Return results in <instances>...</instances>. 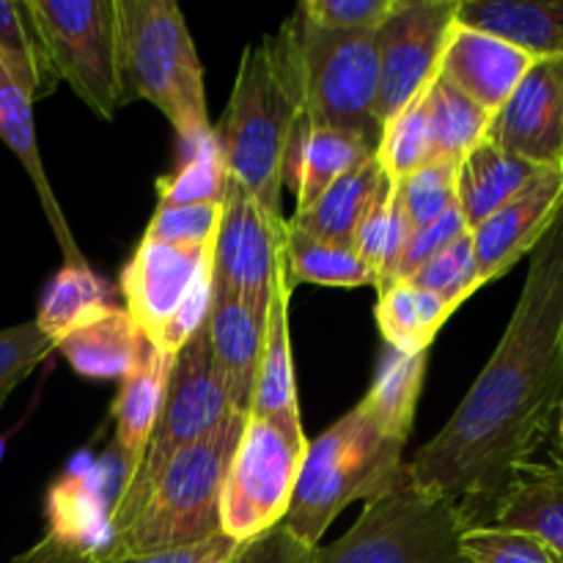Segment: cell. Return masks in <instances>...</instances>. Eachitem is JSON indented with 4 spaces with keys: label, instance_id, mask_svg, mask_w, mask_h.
<instances>
[{
    "label": "cell",
    "instance_id": "cell-2",
    "mask_svg": "<svg viewBox=\"0 0 563 563\" xmlns=\"http://www.w3.org/2000/svg\"><path fill=\"white\" fill-rule=\"evenodd\" d=\"M300 121V88L284 33L247 44L214 135L223 146L231 181L278 223H284L280 190Z\"/></svg>",
    "mask_w": 563,
    "mask_h": 563
},
{
    "label": "cell",
    "instance_id": "cell-20",
    "mask_svg": "<svg viewBox=\"0 0 563 563\" xmlns=\"http://www.w3.org/2000/svg\"><path fill=\"white\" fill-rule=\"evenodd\" d=\"M456 25L500 38L533 60L563 58V0H460Z\"/></svg>",
    "mask_w": 563,
    "mask_h": 563
},
{
    "label": "cell",
    "instance_id": "cell-4",
    "mask_svg": "<svg viewBox=\"0 0 563 563\" xmlns=\"http://www.w3.org/2000/svg\"><path fill=\"white\" fill-rule=\"evenodd\" d=\"M121 86L126 104L146 99L168 119L181 146L212 132L203 66L174 0H115Z\"/></svg>",
    "mask_w": 563,
    "mask_h": 563
},
{
    "label": "cell",
    "instance_id": "cell-27",
    "mask_svg": "<svg viewBox=\"0 0 563 563\" xmlns=\"http://www.w3.org/2000/svg\"><path fill=\"white\" fill-rule=\"evenodd\" d=\"M295 187H297V212L311 207L328 187H333L341 176L352 174L357 165L366 163L377 154L363 137L350 132L330 130V126H311L306 119L297 126L295 143Z\"/></svg>",
    "mask_w": 563,
    "mask_h": 563
},
{
    "label": "cell",
    "instance_id": "cell-18",
    "mask_svg": "<svg viewBox=\"0 0 563 563\" xmlns=\"http://www.w3.org/2000/svg\"><path fill=\"white\" fill-rule=\"evenodd\" d=\"M264 319H267V308L251 306L245 300L212 297L209 302L207 322H203L209 357L229 396V405L236 412H247L251 407L264 346Z\"/></svg>",
    "mask_w": 563,
    "mask_h": 563
},
{
    "label": "cell",
    "instance_id": "cell-29",
    "mask_svg": "<svg viewBox=\"0 0 563 563\" xmlns=\"http://www.w3.org/2000/svg\"><path fill=\"white\" fill-rule=\"evenodd\" d=\"M0 64L31 102L58 88L60 77L27 0H0Z\"/></svg>",
    "mask_w": 563,
    "mask_h": 563
},
{
    "label": "cell",
    "instance_id": "cell-25",
    "mask_svg": "<svg viewBox=\"0 0 563 563\" xmlns=\"http://www.w3.org/2000/svg\"><path fill=\"white\" fill-rule=\"evenodd\" d=\"M542 168L515 157L484 137L456 165V207L467 229H478L511 201Z\"/></svg>",
    "mask_w": 563,
    "mask_h": 563
},
{
    "label": "cell",
    "instance_id": "cell-24",
    "mask_svg": "<svg viewBox=\"0 0 563 563\" xmlns=\"http://www.w3.org/2000/svg\"><path fill=\"white\" fill-rule=\"evenodd\" d=\"M55 352L86 379H126L146 361L148 344L124 308H110L58 341Z\"/></svg>",
    "mask_w": 563,
    "mask_h": 563
},
{
    "label": "cell",
    "instance_id": "cell-48",
    "mask_svg": "<svg viewBox=\"0 0 563 563\" xmlns=\"http://www.w3.org/2000/svg\"><path fill=\"white\" fill-rule=\"evenodd\" d=\"M3 456H5V438L0 434V462H3Z\"/></svg>",
    "mask_w": 563,
    "mask_h": 563
},
{
    "label": "cell",
    "instance_id": "cell-40",
    "mask_svg": "<svg viewBox=\"0 0 563 563\" xmlns=\"http://www.w3.org/2000/svg\"><path fill=\"white\" fill-rule=\"evenodd\" d=\"M220 218H223V203L157 207L143 236L179 247H207L218 236Z\"/></svg>",
    "mask_w": 563,
    "mask_h": 563
},
{
    "label": "cell",
    "instance_id": "cell-42",
    "mask_svg": "<svg viewBox=\"0 0 563 563\" xmlns=\"http://www.w3.org/2000/svg\"><path fill=\"white\" fill-rule=\"evenodd\" d=\"M399 0H306L300 14L328 31H377L396 11Z\"/></svg>",
    "mask_w": 563,
    "mask_h": 563
},
{
    "label": "cell",
    "instance_id": "cell-33",
    "mask_svg": "<svg viewBox=\"0 0 563 563\" xmlns=\"http://www.w3.org/2000/svg\"><path fill=\"white\" fill-rule=\"evenodd\" d=\"M489 119L493 115L473 99L434 77L429 88V159L460 165L462 157L487 137Z\"/></svg>",
    "mask_w": 563,
    "mask_h": 563
},
{
    "label": "cell",
    "instance_id": "cell-46",
    "mask_svg": "<svg viewBox=\"0 0 563 563\" xmlns=\"http://www.w3.org/2000/svg\"><path fill=\"white\" fill-rule=\"evenodd\" d=\"M240 548H242V544H234L229 539L223 548L214 550V553L209 555V559H203L201 563H236V559H240Z\"/></svg>",
    "mask_w": 563,
    "mask_h": 563
},
{
    "label": "cell",
    "instance_id": "cell-12",
    "mask_svg": "<svg viewBox=\"0 0 563 563\" xmlns=\"http://www.w3.org/2000/svg\"><path fill=\"white\" fill-rule=\"evenodd\" d=\"M456 3L460 0H399L394 14L377 27L379 126L432 86L454 31Z\"/></svg>",
    "mask_w": 563,
    "mask_h": 563
},
{
    "label": "cell",
    "instance_id": "cell-1",
    "mask_svg": "<svg viewBox=\"0 0 563 563\" xmlns=\"http://www.w3.org/2000/svg\"><path fill=\"white\" fill-rule=\"evenodd\" d=\"M563 401V207L531 251L526 286L493 357L454 416L405 462V478L489 526L517 467L533 462Z\"/></svg>",
    "mask_w": 563,
    "mask_h": 563
},
{
    "label": "cell",
    "instance_id": "cell-37",
    "mask_svg": "<svg viewBox=\"0 0 563 563\" xmlns=\"http://www.w3.org/2000/svg\"><path fill=\"white\" fill-rule=\"evenodd\" d=\"M407 284L418 286V289L429 291V295L440 297L451 311L476 295L482 289V278H478V264L476 251H473V236L465 234L456 242H451L443 253L423 264L421 269L407 278Z\"/></svg>",
    "mask_w": 563,
    "mask_h": 563
},
{
    "label": "cell",
    "instance_id": "cell-11",
    "mask_svg": "<svg viewBox=\"0 0 563 563\" xmlns=\"http://www.w3.org/2000/svg\"><path fill=\"white\" fill-rule=\"evenodd\" d=\"M60 80L99 119L126 104L121 86L115 0H27Z\"/></svg>",
    "mask_w": 563,
    "mask_h": 563
},
{
    "label": "cell",
    "instance_id": "cell-21",
    "mask_svg": "<svg viewBox=\"0 0 563 563\" xmlns=\"http://www.w3.org/2000/svg\"><path fill=\"white\" fill-rule=\"evenodd\" d=\"M489 526L537 537L563 559V462H526L498 498Z\"/></svg>",
    "mask_w": 563,
    "mask_h": 563
},
{
    "label": "cell",
    "instance_id": "cell-49",
    "mask_svg": "<svg viewBox=\"0 0 563 563\" xmlns=\"http://www.w3.org/2000/svg\"><path fill=\"white\" fill-rule=\"evenodd\" d=\"M559 563H563V559H559Z\"/></svg>",
    "mask_w": 563,
    "mask_h": 563
},
{
    "label": "cell",
    "instance_id": "cell-45",
    "mask_svg": "<svg viewBox=\"0 0 563 563\" xmlns=\"http://www.w3.org/2000/svg\"><path fill=\"white\" fill-rule=\"evenodd\" d=\"M229 539L220 533V537L209 539L203 544H192V548H179V550H163V553H148V555H121L113 563H201L203 559L220 550Z\"/></svg>",
    "mask_w": 563,
    "mask_h": 563
},
{
    "label": "cell",
    "instance_id": "cell-28",
    "mask_svg": "<svg viewBox=\"0 0 563 563\" xmlns=\"http://www.w3.org/2000/svg\"><path fill=\"white\" fill-rule=\"evenodd\" d=\"M427 361L429 352L407 355V352L385 346L372 388H368V394L361 401L372 412L377 427L388 432L390 438L401 440V443H407L412 434L418 399H421L423 388V374H427Z\"/></svg>",
    "mask_w": 563,
    "mask_h": 563
},
{
    "label": "cell",
    "instance_id": "cell-32",
    "mask_svg": "<svg viewBox=\"0 0 563 563\" xmlns=\"http://www.w3.org/2000/svg\"><path fill=\"white\" fill-rule=\"evenodd\" d=\"M284 269L286 284L295 289L297 284L330 286V289H357V286H374V273L355 245H339V242L313 240L289 229L286 220L284 234Z\"/></svg>",
    "mask_w": 563,
    "mask_h": 563
},
{
    "label": "cell",
    "instance_id": "cell-9",
    "mask_svg": "<svg viewBox=\"0 0 563 563\" xmlns=\"http://www.w3.org/2000/svg\"><path fill=\"white\" fill-rule=\"evenodd\" d=\"M121 462L113 449L93 460L82 454L47 489V533L16 555V563H113L121 559L113 509L119 504Z\"/></svg>",
    "mask_w": 563,
    "mask_h": 563
},
{
    "label": "cell",
    "instance_id": "cell-38",
    "mask_svg": "<svg viewBox=\"0 0 563 563\" xmlns=\"http://www.w3.org/2000/svg\"><path fill=\"white\" fill-rule=\"evenodd\" d=\"M394 187L412 231L423 229L443 218L451 207H456V165L429 159L416 174L396 181Z\"/></svg>",
    "mask_w": 563,
    "mask_h": 563
},
{
    "label": "cell",
    "instance_id": "cell-14",
    "mask_svg": "<svg viewBox=\"0 0 563 563\" xmlns=\"http://www.w3.org/2000/svg\"><path fill=\"white\" fill-rule=\"evenodd\" d=\"M214 242L207 247H179L143 236L130 262L121 269V295L124 311L152 346L170 319L179 313L190 297L198 275L212 258Z\"/></svg>",
    "mask_w": 563,
    "mask_h": 563
},
{
    "label": "cell",
    "instance_id": "cell-8",
    "mask_svg": "<svg viewBox=\"0 0 563 563\" xmlns=\"http://www.w3.org/2000/svg\"><path fill=\"white\" fill-rule=\"evenodd\" d=\"M462 531L449 500L401 476L394 489L366 500L344 537L319 544L313 563H467Z\"/></svg>",
    "mask_w": 563,
    "mask_h": 563
},
{
    "label": "cell",
    "instance_id": "cell-7",
    "mask_svg": "<svg viewBox=\"0 0 563 563\" xmlns=\"http://www.w3.org/2000/svg\"><path fill=\"white\" fill-rule=\"evenodd\" d=\"M308 438L302 418L247 412L220 493V533L247 544L289 515Z\"/></svg>",
    "mask_w": 563,
    "mask_h": 563
},
{
    "label": "cell",
    "instance_id": "cell-47",
    "mask_svg": "<svg viewBox=\"0 0 563 563\" xmlns=\"http://www.w3.org/2000/svg\"><path fill=\"white\" fill-rule=\"evenodd\" d=\"M559 443H561V451H563V401H561V410H559Z\"/></svg>",
    "mask_w": 563,
    "mask_h": 563
},
{
    "label": "cell",
    "instance_id": "cell-30",
    "mask_svg": "<svg viewBox=\"0 0 563 563\" xmlns=\"http://www.w3.org/2000/svg\"><path fill=\"white\" fill-rule=\"evenodd\" d=\"M110 308L113 306H110L108 284L88 264H82V267L64 264L49 278L33 322L58 346V341H64L82 324L99 319Z\"/></svg>",
    "mask_w": 563,
    "mask_h": 563
},
{
    "label": "cell",
    "instance_id": "cell-17",
    "mask_svg": "<svg viewBox=\"0 0 563 563\" xmlns=\"http://www.w3.org/2000/svg\"><path fill=\"white\" fill-rule=\"evenodd\" d=\"M533 64L537 60L531 55L520 53L511 44L454 22L438 77L495 115Z\"/></svg>",
    "mask_w": 563,
    "mask_h": 563
},
{
    "label": "cell",
    "instance_id": "cell-44",
    "mask_svg": "<svg viewBox=\"0 0 563 563\" xmlns=\"http://www.w3.org/2000/svg\"><path fill=\"white\" fill-rule=\"evenodd\" d=\"M313 553H317V548L297 539L280 522L278 528L267 531L264 537L242 544L236 563H313Z\"/></svg>",
    "mask_w": 563,
    "mask_h": 563
},
{
    "label": "cell",
    "instance_id": "cell-13",
    "mask_svg": "<svg viewBox=\"0 0 563 563\" xmlns=\"http://www.w3.org/2000/svg\"><path fill=\"white\" fill-rule=\"evenodd\" d=\"M286 220L267 218L231 181L212 253V297H234L267 308L269 286L284 262Z\"/></svg>",
    "mask_w": 563,
    "mask_h": 563
},
{
    "label": "cell",
    "instance_id": "cell-22",
    "mask_svg": "<svg viewBox=\"0 0 563 563\" xmlns=\"http://www.w3.org/2000/svg\"><path fill=\"white\" fill-rule=\"evenodd\" d=\"M0 141L11 148V154L20 159L25 174L31 176L33 190H36L38 203H42L44 209V218H47L55 240H58L64 264H71V267L88 264L80 245L75 242L69 223H66V214L64 209H60V201L55 198L53 185H49L47 179V170H44L42 152H38L36 141V124H33V102L27 99V93L11 80L9 71L3 69V64H0Z\"/></svg>",
    "mask_w": 563,
    "mask_h": 563
},
{
    "label": "cell",
    "instance_id": "cell-16",
    "mask_svg": "<svg viewBox=\"0 0 563 563\" xmlns=\"http://www.w3.org/2000/svg\"><path fill=\"white\" fill-rule=\"evenodd\" d=\"M563 207V165L542 168L506 207L471 231L482 286L509 273L539 245Z\"/></svg>",
    "mask_w": 563,
    "mask_h": 563
},
{
    "label": "cell",
    "instance_id": "cell-10",
    "mask_svg": "<svg viewBox=\"0 0 563 563\" xmlns=\"http://www.w3.org/2000/svg\"><path fill=\"white\" fill-rule=\"evenodd\" d=\"M231 416H247V412H236L229 405V396H225L218 372L212 366V357H209L207 333L201 328L176 352L157 427L148 440L146 460H143V467L130 493L113 509V528L119 537L130 526L132 517L137 515L152 484L157 482L163 467L174 460L176 451L207 438L209 432L223 427Z\"/></svg>",
    "mask_w": 563,
    "mask_h": 563
},
{
    "label": "cell",
    "instance_id": "cell-43",
    "mask_svg": "<svg viewBox=\"0 0 563 563\" xmlns=\"http://www.w3.org/2000/svg\"><path fill=\"white\" fill-rule=\"evenodd\" d=\"M465 234H471V229H467L460 207H451L443 218L423 225V229H416L410 234V240H407V247L405 253H401L399 267H396V280H407L416 269H421L423 264L432 262L438 253H443L451 242H456Z\"/></svg>",
    "mask_w": 563,
    "mask_h": 563
},
{
    "label": "cell",
    "instance_id": "cell-26",
    "mask_svg": "<svg viewBox=\"0 0 563 563\" xmlns=\"http://www.w3.org/2000/svg\"><path fill=\"white\" fill-rule=\"evenodd\" d=\"M388 181L390 179L385 176L383 165L374 154L366 163L357 165L352 174L341 176L333 187H328L311 207L295 212V218L289 220V229L313 236V240L352 245L357 225L366 218L368 207Z\"/></svg>",
    "mask_w": 563,
    "mask_h": 563
},
{
    "label": "cell",
    "instance_id": "cell-41",
    "mask_svg": "<svg viewBox=\"0 0 563 563\" xmlns=\"http://www.w3.org/2000/svg\"><path fill=\"white\" fill-rule=\"evenodd\" d=\"M55 352V344L36 328V322H22L0 330V410L14 394L16 385Z\"/></svg>",
    "mask_w": 563,
    "mask_h": 563
},
{
    "label": "cell",
    "instance_id": "cell-34",
    "mask_svg": "<svg viewBox=\"0 0 563 563\" xmlns=\"http://www.w3.org/2000/svg\"><path fill=\"white\" fill-rule=\"evenodd\" d=\"M410 234V220H407L405 209L396 198L394 181H388L368 207L366 218L361 220L355 231V242H352L363 262L372 267L374 286H377L379 295L396 280V267H399Z\"/></svg>",
    "mask_w": 563,
    "mask_h": 563
},
{
    "label": "cell",
    "instance_id": "cell-39",
    "mask_svg": "<svg viewBox=\"0 0 563 563\" xmlns=\"http://www.w3.org/2000/svg\"><path fill=\"white\" fill-rule=\"evenodd\" d=\"M467 563H559V555L537 537L498 526H473L460 533Z\"/></svg>",
    "mask_w": 563,
    "mask_h": 563
},
{
    "label": "cell",
    "instance_id": "cell-15",
    "mask_svg": "<svg viewBox=\"0 0 563 563\" xmlns=\"http://www.w3.org/2000/svg\"><path fill=\"white\" fill-rule=\"evenodd\" d=\"M487 141L537 165H563V58L537 60L489 119Z\"/></svg>",
    "mask_w": 563,
    "mask_h": 563
},
{
    "label": "cell",
    "instance_id": "cell-6",
    "mask_svg": "<svg viewBox=\"0 0 563 563\" xmlns=\"http://www.w3.org/2000/svg\"><path fill=\"white\" fill-rule=\"evenodd\" d=\"M300 88L302 119L311 126L350 132L377 146L379 55L377 31H328L295 11L280 27Z\"/></svg>",
    "mask_w": 563,
    "mask_h": 563
},
{
    "label": "cell",
    "instance_id": "cell-35",
    "mask_svg": "<svg viewBox=\"0 0 563 563\" xmlns=\"http://www.w3.org/2000/svg\"><path fill=\"white\" fill-rule=\"evenodd\" d=\"M185 148L179 168L157 181V207H190V203H223L231 176L214 126L207 137Z\"/></svg>",
    "mask_w": 563,
    "mask_h": 563
},
{
    "label": "cell",
    "instance_id": "cell-31",
    "mask_svg": "<svg viewBox=\"0 0 563 563\" xmlns=\"http://www.w3.org/2000/svg\"><path fill=\"white\" fill-rule=\"evenodd\" d=\"M451 317L454 311L440 297L407 284V280L390 284L377 300V324L385 346L407 352V355L429 352V346L434 344Z\"/></svg>",
    "mask_w": 563,
    "mask_h": 563
},
{
    "label": "cell",
    "instance_id": "cell-36",
    "mask_svg": "<svg viewBox=\"0 0 563 563\" xmlns=\"http://www.w3.org/2000/svg\"><path fill=\"white\" fill-rule=\"evenodd\" d=\"M429 88L394 115L379 135L377 159L394 185L429 163Z\"/></svg>",
    "mask_w": 563,
    "mask_h": 563
},
{
    "label": "cell",
    "instance_id": "cell-23",
    "mask_svg": "<svg viewBox=\"0 0 563 563\" xmlns=\"http://www.w3.org/2000/svg\"><path fill=\"white\" fill-rule=\"evenodd\" d=\"M289 300L291 286L286 284V269L280 262L269 286L267 319H264V346L258 361L256 383L247 412L275 418H302L297 401L295 363H291V333H289Z\"/></svg>",
    "mask_w": 563,
    "mask_h": 563
},
{
    "label": "cell",
    "instance_id": "cell-5",
    "mask_svg": "<svg viewBox=\"0 0 563 563\" xmlns=\"http://www.w3.org/2000/svg\"><path fill=\"white\" fill-rule=\"evenodd\" d=\"M245 418L231 416L207 438L176 451L137 515L121 531V553H163L220 537V493Z\"/></svg>",
    "mask_w": 563,
    "mask_h": 563
},
{
    "label": "cell",
    "instance_id": "cell-3",
    "mask_svg": "<svg viewBox=\"0 0 563 563\" xmlns=\"http://www.w3.org/2000/svg\"><path fill=\"white\" fill-rule=\"evenodd\" d=\"M405 445L377 427L357 401L317 440H308L295 498L284 526L319 548L335 517L357 500H374L405 476Z\"/></svg>",
    "mask_w": 563,
    "mask_h": 563
},
{
    "label": "cell",
    "instance_id": "cell-19",
    "mask_svg": "<svg viewBox=\"0 0 563 563\" xmlns=\"http://www.w3.org/2000/svg\"><path fill=\"white\" fill-rule=\"evenodd\" d=\"M170 366H174V357L148 346L146 361L141 363V368L126 379H121L119 396L113 401L115 434L113 443H110V449L115 451L121 462V476H124L119 500L130 493L137 473H141L143 460H146L148 440H152L154 427H157Z\"/></svg>",
    "mask_w": 563,
    "mask_h": 563
}]
</instances>
